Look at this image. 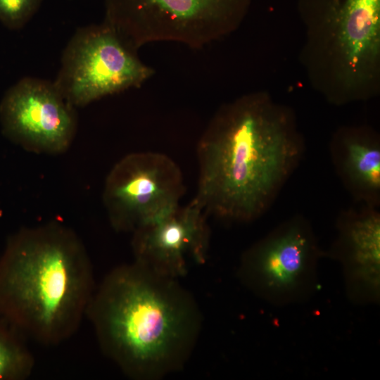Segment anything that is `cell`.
I'll return each mask as SVG.
<instances>
[{"label":"cell","instance_id":"9","mask_svg":"<svg viewBox=\"0 0 380 380\" xmlns=\"http://www.w3.org/2000/svg\"><path fill=\"white\" fill-rule=\"evenodd\" d=\"M207 214L194 199L141 226L132 234L134 261L159 275L177 279L191 263L207 258L210 231Z\"/></svg>","mask_w":380,"mask_h":380},{"label":"cell","instance_id":"2","mask_svg":"<svg viewBox=\"0 0 380 380\" xmlns=\"http://www.w3.org/2000/svg\"><path fill=\"white\" fill-rule=\"evenodd\" d=\"M86 317L103 354L137 380H157L181 370L202 323L195 299L177 279L135 261L106 275Z\"/></svg>","mask_w":380,"mask_h":380},{"label":"cell","instance_id":"8","mask_svg":"<svg viewBox=\"0 0 380 380\" xmlns=\"http://www.w3.org/2000/svg\"><path fill=\"white\" fill-rule=\"evenodd\" d=\"M0 123L3 134L26 151L60 154L72 142L77 115L53 82L27 77L4 95Z\"/></svg>","mask_w":380,"mask_h":380},{"label":"cell","instance_id":"11","mask_svg":"<svg viewBox=\"0 0 380 380\" xmlns=\"http://www.w3.org/2000/svg\"><path fill=\"white\" fill-rule=\"evenodd\" d=\"M336 45L348 84L365 82L380 55V0H345L334 15Z\"/></svg>","mask_w":380,"mask_h":380},{"label":"cell","instance_id":"5","mask_svg":"<svg viewBox=\"0 0 380 380\" xmlns=\"http://www.w3.org/2000/svg\"><path fill=\"white\" fill-rule=\"evenodd\" d=\"M323 254L309 221L296 215L243 252L239 277L272 304L293 303L313 293L318 260Z\"/></svg>","mask_w":380,"mask_h":380},{"label":"cell","instance_id":"10","mask_svg":"<svg viewBox=\"0 0 380 380\" xmlns=\"http://www.w3.org/2000/svg\"><path fill=\"white\" fill-rule=\"evenodd\" d=\"M329 253L342 266L346 293L357 304L377 303L380 294V212L364 205L339 215Z\"/></svg>","mask_w":380,"mask_h":380},{"label":"cell","instance_id":"13","mask_svg":"<svg viewBox=\"0 0 380 380\" xmlns=\"http://www.w3.org/2000/svg\"><path fill=\"white\" fill-rule=\"evenodd\" d=\"M28 340L0 315V380H25L34 367Z\"/></svg>","mask_w":380,"mask_h":380},{"label":"cell","instance_id":"4","mask_svg":"<svg viewBox=\"0 0 380 380\" xmlns=\"http://www.w3.org/2000/svg\"><path fill=\"white\" fill-rule=\"evenodd\" d=\"M248 0H104L105 22L137 51L152 42L201 48L240 20Z\"/></svg>","mask_w":380,"mask_h":380},{"label":"cell","instance_id":"14","mask_svg":"<svg viewBox=\"0 0 380 380\" xmlns=\"http://www.w3.org/2000/svg\"><path fill=\"white\" fill-rule=\"evenodd\" d=\"M42 0H0V22L11 30L23 27L37 13Z\"/></svg>","mask_w":380,"mask_h":380},{"label":"cell","instance_id":"12","mask_svg":"<svg viewBox=\"0 0 380 380\" xmlns=\"http://www.w3.org/2000/svg\"><path fill=\"white\" fill-rule=\"evenodd\" d=\"M331 162L343 185L363 205H380V142L359 132L338 135L330 148Z\"/></svg>","mask_w":380,"mask_h":380},{"label":"cell","instance_id":"6","mask_svg":"<svg viewBox=\"0 0 380 380\" xmlns=\"http://www.w3.org/2000/svg\"><path fill=\"white\" fill-rule=\"evenodd\" d=\"M154 73L103 21L78 29L64 49L53 82L74 107L139 87Z\"/></svg>","mask_w":380,"mask_h":380},{"label":"cell","instance_id":"3","mask_svg":"<svg viewBox=\"0 0 380 380\" xmlns=\"http://www.w3.org/2000/svg\"><path fill=\"white\" fill-rule=\"evenodd\" d=\"M95 289L83 243L60 222L20 229L0 255V315L42 346L76 333Z\"/></svg>","mask_w":380,"mask_h":380},{"label":"cell","instance_id":"7","mask_svg":"<svg viewBox=\"0 0 380 380\" xmlns=\"http://www.w3.org/2000/svg\"><path fill=\"white\" fill-rule=\"evenodd\" d=\"M182 172L163 153H129L109 172L103 201L111 226L133 232L178 206L184 194Z\"/></svg>","mask_w":380,"mask_h":380},{"label":"cell","instance_id":"1","mask_svg":"<svg viewBox=\"0 0 380 380\" xmlns=\"http://www.w3.org/2000/svg\"><path fill=\"white\" fill-rule=\"evenodd\" d=\"M304 152L286 112L258 96L236 100L216 113L199 139L193 199L207 215L253 221L271 207Z\"/></svg>","mask_w":380,"mask_h":380}]
</instances>
